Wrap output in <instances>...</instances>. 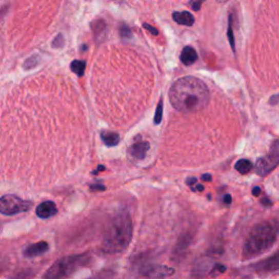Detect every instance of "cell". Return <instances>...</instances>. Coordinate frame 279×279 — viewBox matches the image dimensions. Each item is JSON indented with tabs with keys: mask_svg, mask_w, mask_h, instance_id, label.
<instances>
[{
	"mask_svg": "<svg viewBox=\"0 0 279 279\" xmlns=\"http://www.w3.org/2000/svg\"><path fill=\"white\" fill-rule=\"evenodd\" d=\"M169 101L172 107L180 112H197L204 109L209 102L208 87L197 77L183 76L171 85Z\"/></svg>",
	"mask_w": 279,
	"mask_h": 279,
	"instance_id": "1",
	"label": "cell"
},
{
	"mask_svg": "<svg viewBox=\"0 0 279 279\" xmlns=\"http://www.w3.org/2000/svg\"><path fill=\"white\" fill-rule=\"evenodd\" d=\"M133 233L132 220L127 212H121L112 218L104 233L102 249L108 254L124 252L131 242Z\"/></svg>",
	"mask_w": 279,
	"mask_h": 279,
	"instance_id": "2",
	"label": "cell"
},
{
	"mask_svg": "<svg viewBox=\"0 0 279 279\" xmlns=\"http://www.w3.org/2000/svg\"><path fill=\"white\" fill-rule=\"evenodd\" d=\"M279 234V223L267 221L254 226L244 243L242 254L244 258H253L264 254L272 248Z\"/></svg>",
	"mask_w": 279,
	"mask_h": 279,
	"instance_id": "3",
	"label": "cell"
},
{
	"mask_svg": "<svg viewBox=\"0 0 279 279\" xmlns=\"http://www.w3.org/2000/svg\"><path fill=\"white\" fill-rule=\"evenodd\" d=\"M89 260L90 257L86 254L61 257L49 267L44 279H65L74 274L78 268L85 266Z\"/></svg>",
	"mask_w": 279,
	"mask_h": 279,
	"instance_id": "4",
	"label": "cell"
},
{
	"mask_svg": "<svg viewBox=\"0 0 279 279\" xmlns=\"http://www.w3.org/2000/svg\"><path fill=\"white\" fill-rule=\"evenodd\" d=\"M33 203L30 201L22 200L21 197L7 194L0 197V214L11 216L23 212H28L32 208Z\"/></svg>",
	"mask_w": 279,
	"mask_h": 279,
	"instance_id": "5",
	"label": "cell"
},
{
	"mask_svg": "<svg viewBox=\"0 0 279 279\" xmlns=\"http://www.w3.org/2000/svg\"><path fill=\"white\" fill-rule=\"evenodd\" d=\"M279 164V138L270 146L269 153L264 156L261 157L257 160L255 164V170L256 173L261 177L267 176L269 172H272Z\"/></svg>",
	"mask_w": 279,
	"mask_h": 279,
	"instance_id": "6",
	"label": "cell"
},
{
	"mask_svg": "<svg viewBox=\"0 0 279 279\" xmlns=\"http://www.w3.org/2000/svg\"><path fill=\"white\" fill-rule=\"evenodd\" d=\"M254 269L258 273H274L279 270V251L274 255L269 256L266 260L261 261L260 263L254 265Z\"/></svg>",
	"mask_w": 279,
	"mask_h": 279,
	"instance_id": "7",
	"label": "cell"
},
{
	"mask_svg": "<svg viewBox=\"0 0 279 279\" xmlns=\"http://www.w3.org/2000/svg\"><path fill=\"white\" fill-rule=\"evenodd\" d=\"M145 276L150 277L152 279H163L165 277H168L174 274V269L172 267L166 266V265H156L148 267L146 272L144 273Z\"/></svg>",
	"mask_w": 279,
	"mask_h": 279,
	"instance_id": "8",
	"label": "cell"
},
{
	"mask_svg": "<svg viewBox=\"0 0 279 279\" xmlns=\"http://www.w3.org/2000/svg\"><path fill=\"white\" fill-rule=\"evenodd\" d=\"M57 212V206L51 201H45V202L41 203L36 208V215L39 218H44V220L55 216Z\"/></svg>",
	"mask_w": 279,
	"mask_h": 279,
	"instance_id": "9",
	"label": "cell"
},
{
	"mask_svg": "<svg viewBox=\"0 0 279 279\" xmlns=\"http://www.w3.org/2000/svg\"><path fill=\"white\" fill-rule=\"evenodd\" d=\"M49 249L48 243L45 241H39L37 243L31 244V246L26 247L24 250V255L26 257H35L46 253Z\"/></svg>",
	"mask_w": 279,
	"mask_h": 279,
	"instance_id": "10",
	"label": "cell"
},
{
	"mask_svg": "<svg viewBox=\"0 0 279 279\" xmlns=\"http://www.w3.org/2000/svg\"><path fill=\"white\" fill-rule=\"evenodd\" d=\"M150 150V143L146 141H137L130 147V154L135 160H143Z\"/></svg>",
	"mask_w": 279,
	"mask_h": 279,
	"instance_id": "11",
	"label": "cell"
},
{
	"mask_svg": "<svg viewBox=\"0 0 279 279\" xmlns=\"http://www.w3.org/2000/svg\"><path fill=\"white\" fill-rule=\"evenodd\" d=\"M172 17L174 22H177L180 25H187L191 26L194 24V16L192 15L188 11H181V12H173Z\"/></svg>",
	"mask_w": 279,
	"mask_h": 279,
	"instance_id": "12",
	"label": "cell"
},
{
	"mask_svg": "<svg viewBox=\"0 0 279 279\" xmlns=\"http://www.w3.org/2000/svg\"><path fill=\"white\" fill-rule=\"evenodd\" d=\"M180 59H181L183 65L191 66V65H193L195 61L197 60V54H196V51L193 48L190 47V46H187V47L183 48V50L181 52Z\"/></svg>",
	"mask_w": 279,
	"mask_h": 279,
	"instance_id": "13",
	"label": "cell"
},
{
	"mask_svg": "<svg viewBox=\"0 0 279 279\" xmlns=\"http://www.w3.org/2000/svg\"><path fill=\"white\" fill-rule=\"evenodd\" d=\"M101 137L103 142L107 146H116L120 141L119 134L115 132H109V131H104V132H102Z\"/></svg>",
	"mask_w": 279,
	"mask_h": 279,
	"instance_id": "14",
	"label": "cell"
},
{
	"mask_svg": "<svg viewBox=\"0 0 279 279\" xmlns=\"http://www.w3.org/2000/svg\"><path fill=\"white\" fill-rule=\"evenodd\" d=\"M252 164L250 161L248 160H240L237 162V164H235L234 168L235 170H237L238 172H240L241 174H246V173H249L251 170H252Z\"/></svg>",
	"mask_w": 279,
	"mask_h": 279,
	"instance_id": "15",
	"label": "cell"
},
{
	"mask_svg": "<svg viewBox=\"0 0 279 279\" xmlns=\"http://www.w3.org/2000/svg\"><path fill=\"white\" fill-rule=\"evenodd\" d=\"M85 67H86L85 61H82V60H74L73 63L71 64L72 71H73L76 75H80V76L83 75L84 70H85Z\"/></svg>",
	"mask_w": 279,
	"mask_h": 279,
	"instance_id": "16",
	"label": "cell"
},
{
	"mask_svg": "<svg viewBox=\"0 0 279 279\" xmlns=\"http://www.w3.org/2000/svg\"><path fill=\"white\" fill-rule=\"evenodd\" d=\"M162 117H163V101H160L158 105H157L155 118H154V121H155L156 125H158L160 122L162 121Z\"/></svg>",
	"mask_w": 279,
	"mask_h": 279,
	"instance_id": "17",
	"label": "cell"
},
{
	"mask_svg": "<svg viewBox=\"0 0 279 279\" xmlns=\"http://www.w3.org/2000/svg\"><path fill=\"white\" fill-rule=\"evenodd\" d=\"M229 28H228V37H229V43H230V46L232 47V49L234 50V38H233V33H232V28H231V16L229 19Z\"/></svg>",
	"mask_w": 279,
	"mask_h": 279,
	"instance_id": "18",
	"label": "cell"
},
{
	"mask_svg": "<svg viewBox=\"0 0 279 279\" xmlns=\"http://www.w3.org/2000/svg\"><path fill=\"white\" fill-rule=\"evenodd\" d=\"M120 34L122 37H131V35H132V33H131V30L128 28V26L124 25L122 28L120 29Z\"/></svg>",
	"mask_w": 279,
	"mask_h": 279,
	"instance_id": "19",
	"label": "cell"
},
{
	"mask_svg": "<svg viewBox=\"0 0 279 279\" xmlns=\"http://www.w3.org/2000/svg\"><path fill=\"white\" fill-rule=\"evenodd\" d=\"M143 28H144V29H146L147 31H150V32H151L153 35H158V30L155 29V28H153V26H152V25H150V24L144 23V24H143Z\"/></svg>",
	"mask_w": 279,
	"mask_h": 279,
	"instance_id": "20",
	"label": "cell"
},
{
	"mask_svg": "<svg viewBox=\"0 0 279 279\" xmlns=\"http://www.w3.org/2000/svg\"><path fill=\"white\" fill-rule=\"evenodd\" d=\"M213 269L214 270H218V272H220L221 274H223V273L226 272V266L225 265H221V264H216Z\"/></svg>",
	"mask_w": 279,
	"mask_h": 279,
	"instance_id": "21",
	"label": "cell"
},
{
	"mask_svg": "<svg viewBox=\"0 0 279 279\" xmlns=\"http://www.w3.org/2000/svg\"><path fill=\"white\" fill-rule=\"evenodd\" d=\"M201 5H202V3H201V2L193 3V4H192V9H193L194 11H198V10H200V7H201Z\"/></svg>",
	"mask_w": 279,
	"mask_h": 279,
	"instance_id": "22",
	"label": "cell"
},
{
	"mask_svg": "<svg viewBox=\"0 0 279 279\" xmlns=\"http://www.w3.org/2000/svg\"><path fill=\"white\" fill-rule=\"evenodd\" d=\"M224 203H225V204H230V203H231V195L226 194V195L224 196Z\"/></svg>",
	"mask_w": 279,
	"mask_h": 279,
	"instance_id": "23",
	"label": "cell"
},
{
	"mask_svg": "<svg viewBox=\"0 0 279 279\" xmlns=\"http://www.w3.org/2000/svg\"><path fill=\"white\" fill-rule=\"evenodd\" d=\"M202 180H204V181H211L212 180V176H211V174H208V173L203 174Z\"/></svg>",
	"mask_w": 279,
	"mask_h": 279,
	"instance_id": "24",
	"label": "cell"
},
{
	"mask_svg": "<svg viewBox=\"0 0 279 279\" xmlns=\"http://www.w3.org/2000/svg\"><path fill=\"white\" fill-rule=\"evenodd\" d=\"M260 193H261V189L258 187H255L254 189H253V195L257 196V195H260Z\"/></svg>",
	"mask_w": 279,
	"mask_h": 279,
	"instance_id": "25",
	"label": "cell"
},
{
	"mask_svg": "<svg viewBox=\"0 0 279 279\" xmlns=\"http://www.w3.org/2000/svg\"><path fill=\"white\" fill-rule=\"evenodd\" d=\"M187 183H188V185H194V183H196V178H190V179H188Z\"/></svg>",
	"mask_w": 279,
	"mask_h": 279,
	"instance_id": "26",
	"label": "cell"
},
{
	"mask_svg": "<svg viewBox=\"0 0 279 279\" xmlns=\"http://www.w3.org/2000/svg\"><path fill=\"white\" fill-rule=\"evenodd\" d=\"M92 189H101V190H105V187H103V186H94V187H92Z\"/></svg>",
	"mask_w": 279,
	"mask_h": 279,
	"instance_id": "27",
	"label": "cell"
},
{
	"mask_svg": "<svg viewBox=\"0 0 279 279\" xmlns=\"http://www.w3.org/2000/svg\"><path fill=\"white\" fill-rule=\"evenodd\" d=\"M196 190H198V191H203V190H204V188H203V186L198 185V186H196Z\"/></svg>",
	"mask_w": 279,
	"mask_h": 279,
	"instance_id": "28",
	"label": "cell"
}]
</instances>
